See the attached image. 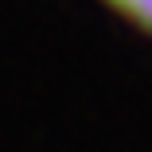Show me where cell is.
<instances>
[{"mask_svg": "<svg viewBox=\"0 0 152 152\" xmlns=\"http://www.w3.org/2000/svg\"><path fill=\"white\" fill-rule=\"evenodd\" d=\"M102 8H109L113 16H121L129 27H137L140 35L152 39V0H98Z\"/></svg>", "mask_w": 152, "mask_h": 152, "instance_id": "cell-1", "label": "cell"}]
</instances>
